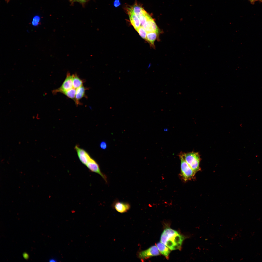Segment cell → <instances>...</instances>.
Masks as SVG:
<instances>
[{"label":"cell","instance_id":"cell-1","mask_svg":"<svg viewBox=\"0 0 262 262\" xmlns=\"http://www.w3.org/2000/svg\"><path fill=\"white\" fill-rule=\"evenodd\" d=\"M185 237L177 231L167 228L161 234L160 241L171 250L180 249Z\"/></svg>","mask_w":262,"mask_h":262},{"label":"cell","instance_id":"cell-25","mask_svg":"<svg viewBox=\"0 0 262 262\" xmlns=\"http://www.w3.org/2000/svg\"></svg>","mask_w":262,"mask_h":262},{"label":"cell","instance_id":"cell-8","mask_svg":"<svg viewBox=\"0 0 262 262\" xmlns=\"http://www.w3.org/2000/svg\"><path fill=\"white\" fill-rule=\"evenodd\" d=\"M78 158L81 162L86 165L91 158L89 154L84 149L79 147L78 145L75 147Z\"/></svg>","mask_w":262,"mask_h":262},{"label":"cell","instance_id":"cell-22","mask_svg":"<svg viewBox=\"0 0 262 262\" xmlns=\"http://www.w3.org/2000/svg\"><path fill=\"white\" fill-rule=\"evenodd\" d=\"M50 262H56V260L54 259H50Z\"/></svg>","mask_w":262,"mask_h":262},{"label":"cell","instance_id":"cell-16","mask_svg":"<svg viewBox=\"0 0 262 262\" xmlns=\"http://www.w3.org/2000/svg\"><path fill=\"white\" fill-rule=\"evenodd\" d=\"M76 89L73 88L63 94L66 95L67 97L73 100L75 102V96Z\"/></svg>","mask_w":262,"mask_h":262},{"label":"cell","instance_id":"cell-17","mask_svg":"<svg viewBox=\"0 0 262 262\" xmlns=\"http://www.w3.org/2000/svg\"><path fill=\"white\" fill-rule=\"evenodd\" d=\"M139 18L141 26H143L147 21L152 18L147 13L140 16Z\"/></svg>","mask_w":262,"mask_h":262},{"label":"cell","instance_id":"cell-10","mask_svg":"<svg viewBox=\"0 0 262 262\" xmlns=\"http://www.w3.org/2000/svg\"><path fill=\"white\" fill-rule=\"evenodd\" d=\"M128 11L133 13L139 17L140 16L147 13L141 6L136 3L130 8H128Z\"/></svg>","mask_w":262,"mask_h":262},{"label":"cell","instance_id":"cell-5","mask_svg":"<svg viewBox=\"0 0 262 262\" xmlns=\"http://www.w3.org/2000/svg\"><path fill=\"white\" fill-rule=\"evenodd\" d=\"M159 254V252L157 247L154 245L146 250L139 252L137 255L139 258L141 260H144L151 256L158 255Z\"/></svg>","mask_w":262,"mask_h":262},{"label":"cell","instance_id":"cell-21","mask_svg":"<svg viewBox=\"0 0 262 262\" xmlns=\"http://www.w3.org/2000/svg\"><path fill=\"white\" fill-rule=\"evenodd\" d=\"M121 4V3L119 0H115L113 3V5L115 7L119 6Z\"/></svg>","mask_w":262,"mask_h":262},{"label":"cell","instance_id":"cell-7","mask_svg":"<svg viewBox=\"0 0 262 262\" xmlns=\"http://www.w3.org/2000/svg\"><path fill=\"white\" fill-rule=\"evenodd\" d=\"M112 206L116 211L121 213L127 212L131 208L130 205L128 202L120 201L118 200H115Z\"/></svg>","mask_w":262,"mask_h":262},{"label":"cell","instance_id":"cell-24","mask_svg":"<svg viewBox=\"0 0 262 262\" xmlns=\"http://www.w3.org/2000/svg\"></svg>","mask_w":262,"mask_h":262},{"label":"cell","instance_id":"cell-3","mask_svg":"<svg viewBox=\"0 0 262 262\" xmlns=\"http://www.w3.org/2000/svg\"><path fill=\"white\" fill-rule=\"evenodd\" d=\"M181 161L180 176L185 181L189 180L194 177L196 173L188 164L181 154L179 155Z\"/></svg>","mask_w":262,"mask_h":262},{"label":"cell","instance_id":"cell-23","mask_svg":"<svg viewBox=\"0 0 262 262\" xmlns=\"http://www.w3.org/2000/svg\"><path fill=\"white\" fill-rule=\"evenodd\" d=\"M79 0V1H85V0Z\"/></svg>","mask_w":262,"mask_h":262},{"label":"cell","instance_id":"cell-9","mask_svg":"<svg viewBox=\"0 0 262 262\" xmlns=\"http://www.w3.org/2000/svg\"><path fill=\"white\" fill-rule=\"evenodd\" d=\"M143 26L148 32H154L159 33L158 27L152 18L147 21Z\"/></svg>","mask_w":262,"mask_h":262},{"label":"cell","instance_id":"cell-18","mask_svg":"<svg viewBox=\"0 0 262 262\" xmlns=\"http://www.w3.org/2000/svg\"><path fill=\"white\" fill-rule=\"evenodd\" d=\"M136 30L142 38L144 39H146L147 31L143 27L140 26Z\"/></svg>","mask_w":262,"mask_h":262},{"label":"cell","instance_id":"cell-19","mask_svg":"<svg viewBox=\"0 0 262 262\" xmlns=\"http://www.w3.org/2000/svg\"><path fill=\"white\" fill-rule=\"evenodd\" d=\"M40 17L38 16H35L33 18L32 24L34 25H38L40 20Z\"/></svg>","mask_w":262,"mask_h":262},{"label":"cell","instance_id":"cell-2","mask_svg":"<svg viewBox=\"0 0 262 262\" xmlns=\"http://www.w3.org/2000/svg\"><path fill=\"white\" fill-rule=\"evenodd\" d=\"M181 154L185 161L196 173L200 170V158L198 152H192Z\"/></svg>","mask_w":262,"mask_h":262},{"label":"cell","instance_id":"cell-14","mask_svg":"<svg viewBox=\"0 0 262 262\" xmlns=\"http://www.w3.org/2000/svg\"><path fill=\"white\" fill-rule=\"evenodd\" d=\"M159 33L156 32H148L147 33L146 39L153 46L154 45V43L157 38Z\"/></svg>","mask_w":262,"mask_h":262},{"label":"cell","instance_id":"cell-26","mask_svg":"<svg viewBox=\"0 0 262 262\" xmlns=\"http://www.w3.org/2000/svg\"></svg>","mask_w":262,"mask_h":262},{"label":"cell","instance_id":"cell-6","mask_svg":"<svg viewBox=\"0 0 262 262\" xmlns=\"http://www.w3.org/2000/svg\"><path fill=\"white\" fill-rule=\"evenodd\" d=\"M86 166L92 172L100 175L105 181L108 183L106 176L101 172L98 164L94 159L91 158Z\"/></svg>","mask_w":262,"mask_h":262},{"label":"cell","instance_id":"cell-15","mask_svg":"<svg viewBox=\"0 0 262 262\" xmlns=\"http://www.w3.org/2000/svg\"><path fill=\"white\" fill-rule=\"evenodd\" d=\"M72 76L73 88L76 89L83 86V80L81 79L77 74H73Z\"/></svg>","mask_w":262,"mask_h":262},{"label":"cell","instance_id":"cell-4","mask_svg":"<svg viewBox=\"0 0 262 262\" xmlns=\"http://www.w3.org/2000/svg\"><path fill=\"white\" fill-rule=\"evenodd\" d=\"M73 88L72 76L70 73L67 72L66 78L62 85L59 88L53 90V94H55L58 92L63 93Z\"/></svg>","mask_w":262,"mask_h":262},{"label":"cell","instance_id":"cell-11","mask_svg":"<svg viewBox=\"0 0 262 262\" xmlns=\"http://www.w3.org/2000/svg\"><path fill=\"white\" fill-rule=\"evenodd\" d=\"M87 89L83 86L76 89L75 102L76 105H80L81 104L80 100L83 97H85V91Z\"/></svg>","mask_w":262,"mask_h":262},{"label":"cell","instance_id":"cell-12","mask_svg":"<svg viewBox=\"0 0 262 262\" xmlns=\"http://www.w3.org/2000/svg\"><path fill=\"white\" fill-rule=\"evenodd\" d=\"M130 22L135 29L136 30L141 25L139 18L132 12L128 11Z\"/></svg>","mask_w":262,"mask_h":262},{"label":"cell","instance_id":"cell-13","mask_svg":"<svg viewBox=\"0 0 262 262\" xmlns=\"http://www.w3.org/2000/svg\"><path fill=\"white\" fill-rule=\"evenodd\" d=\"M156 246L160 253L168 258L170 252V249L164 244L161 242H158L156 244Z\"/></svg>","mask_w":262,"mask_h":262},{"label":"cell","instance_id":"cell-20","mask_svg":"<svg viewBox=\"0 0 262 262\" xmlns=\"http://www.w3.org/2000/svg\"><path fill=\"white\" fill-rule=\"evenodd\" d=\"M100 147L102 149H105L107 147V145L106 142L104 141L101 142L100 144Z\"/></svg>","mask_w":262,"mask_h":262}]
</instances>
